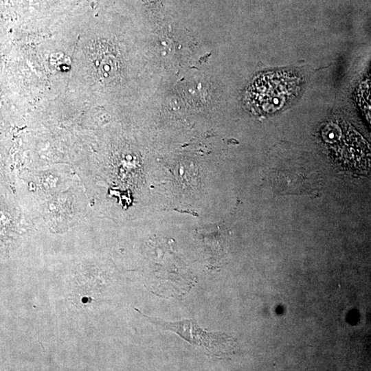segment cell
Here are the masks:
<instances>
[{
  "label": "cell",
  "mask_w": 371,
  "mask_h": 371,
  "mask_svg": "<svg viewBox=\"0 0 371 371\" xmlns=\"http://www.w3.org/2000/svg\"><path fill=\"white\" fill-rule=\"evenodd\" d=\"M302 79L287 71H269L257 76L248 87L245 100L258 115L275 113L289 106L300 94Z\"/></svg>",
  "instance_id": "cell-1"
},
{
  "label": "cell",
  "mask_w": 371,
  "mask_h": 371,
  "mask_svg": "<svg viewBox=\"0 0 371 371\" xmlns=\"http://www.w3.org/2000/svg\"><path fill=\"white\" fill-rule=\"evenodd\" d=\"M153 322L171 330L212 359H223L234 353L236 341L232 337L221 332H208L201 328L194 319L165 322L156 319Z\"/></svg>",
  "instance_id": "cell-2"
},
{
  "label": "cell",
  "mask_w": 371,
  "mask_h": 371,
  "mask_svg": "<svg viewBox=\"0 0 371 371\" xmlns=\"http://www.w3.org/2000/svg\"><path fill=\"white\" fill-rule=\"evenodd\" d=\"M89 60L92 71L102 82L108 83L118 74L119 60L112 46L99 41L90 48Z\"/></svg>",
  "instance_id": "cell-3"
},
{
  "label": "cell",
  "mask_w": 371,
  "mask_h": 371,
  "mask_svg": "<svg viewBox=\"0 0 371 371\" xmlns=\"http://www.w3.org/2000/svg\"><path fill=\"white\" fill-rule=\"evenodd\" d=\"M357 99L358 105L371 128V80L361 83L357 91Z\"/></svg>",
  "instance_id": "cell-4"
}]
</instances>
